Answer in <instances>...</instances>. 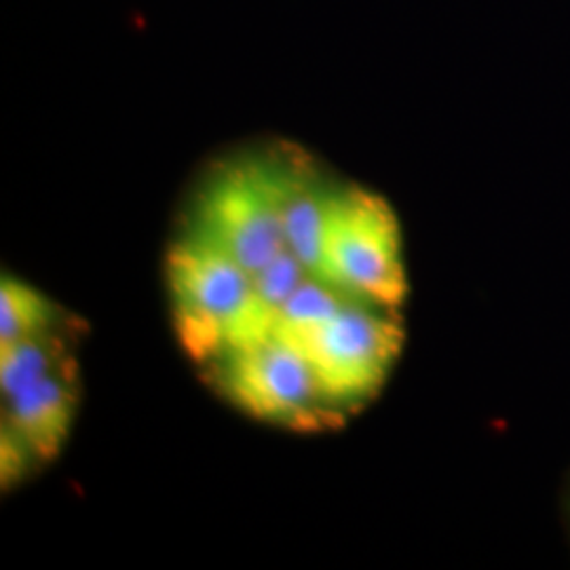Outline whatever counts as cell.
I'll return each instance as SVG.
<instances>
[{"label": "cell", "instance_id": "1", "mask_svg": "<svg viewBox=\"0 0 570 570\" xmlns=\"http://www.w3.org/2000/svg\"><path fill=\"white\" fill-rule=\"evenodd\" d=\"M294 150L245 153L216 165L195 190L184 230L225 249L249 273L261 271L287 247Z\"/></svg>", "mask_w": 570, "mask_h": 570}, {"label": "cell", "instance_id": "2", "mask_svg": "<svg viewBox=\"0 0 570 570\" xmlns=\"http://www.w3.org/2000/svg\"><path fill=\"white\" fill-rule=\"evenodd\" d=\"M322 282L397 311L407 294L402 230L391 205L355 184H334L327 205Z\"/></svg>", "mask_w": 570, "mask_h": 570}, {"label": "cell", "instance_id": "3", "mask_svg": "<svg viewBox=\"0 0 570 570\" xmlns=\"http://www.w3.org/2000/svg\"><path fill=\"white\" fill-rule=\"evenodd\" d=\"M178 341L209 364L233 343L254 298V273L225 249L183 230L165 263Z\"/></svg>", "mask_w": 570, "mask_h": 570}, {"label": "cell", "instance_id": "4", "mask_svg": "<svg viewBox=\"0 0 570 570\" xmlns=\"http://www.w3.org/2000/svg\"><path fill=\"white\" fill-rule=\"evenodd\" d=\"M212 381L230 404L284 428H327L338 414L305 355L275 334L233 346L209 364Z\"/></svg>", "mask_w": 570, "mask_h": 570}, {"label": "cell", "instance_id": "5", "mask_svg": "<svg viewBox=\"0 0 570 570\" xmlns=\"http://www.w3.org/2000/svg\"><path fill=\"white\" fill-rule=\"evenodd\" d=\"M395 313L355 298L326 324L285 341L308 360L336 412L360 406L385 383L404 345Z\"/></svg>", "mask_w": 570, "mask_h": 570}, {"label": "cell", "instance_id": "6", "mask_svg": "<svg viewBox=\"0 0 570 570\" xmlns=\"http://www.w3.org/2000/svg\"><path fill=\"white\" fill-rule=\"evenodd\" d=\"M77 362L70 357L41 381L4 397L2 428L9 429L35 461H53L77 416Z\"/></svg>", "mask_w": 570, "mask_h": 570}, {"label": "cell", "instance_id": "7", "mask_svg": "<svg viewBox=\"0 0 570 570\" xmlns=\"http://www.w3.org/2000/svg\"><path fill=\"white\" fill-rule=\"evenodd\" d=\"M66 338L60 330H49L11 345H0V391L11 397L42 376L68 362L72 355L66 351Z\"/></svg>", "mask_w": 570, "mask_h": 570}, {"label": "cell", "instance_id": "8", "mask_svg": "<svg viewBox=\"0 0 570 570\" xmlns=\"http://www.w3.org/2000/svg\"><path fill=\"white\" fill-rule=\"evenodd\" d=\"M60 326V308L42 292L20 279L4 275L0 285V345H11L23 338Z\"/></svg>", "mask_w": 570, "mask_h": 570}, {"label": "cell", "instance_id": "9", "mask_svg": "<svg viewBox=\"0 0 570 570\" xmlns=\"http://www.w3.org/2000/svg\"><path fill=\"white\" fill-rule=\"evenodd\" d=\"M355 296L346 294L336 285L326 284L313 275L303 279L277 311V320L273 326V334L292 341L306 332L315 330L327 320H332L336 313H341Z\"/></svg>", "mask_w": 570, "mask_h": 570}, {"label": "cell", "instance_id": "10", "mask_svg": "<svg viewBox=\"0 0 570 570\" xmlns=\"http://www.w3.org/2000/svg\"><path fill=\"white\" fill-rule=\"evenodd\" d=\"M305 277H308L305 265L289 247H285L271 263H266L261 271L254 273V294L263 305L275 313L277 320L279 306L284 305L287 296L303 284Z\"/></svg>", "mask_w": 570, "mask_h": 570}]
</instances>
